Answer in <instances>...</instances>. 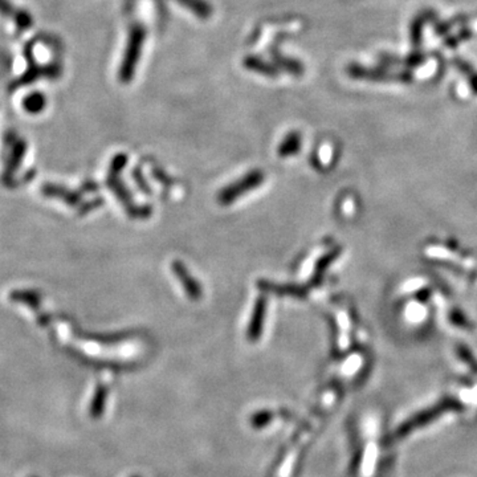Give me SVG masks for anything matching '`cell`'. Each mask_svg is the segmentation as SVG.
<instances>
[{"label":"cell","instance_id":"cell-1","mask_svg":"<svg viewBox=\"0 0 477 477\" xmlns=\"http://www.w3.org/2000/svg\"><path fill=\"white\" fill-rule=\"evenodd\" d=\"M145 38H146V31L141 24H134L130 28L127 48L123 56V65L120 69L121 81L129 82L133 79Z\"/></svg>","mask_w":477,"mask_h":477},{"label":"cell","instance_id":"cell-2","mask_svg":"<svg viewBox=\"0 0 477 477\" xmlns=\"http://www.w3.org/2000/svg\"><path fill=\"white\" fill-rule=\"evenodd\" d=\"M347 75L353 79L358 80H368V81L387 82H411L412 81V75L409 69L402 70V72H391L389 69L384 68H368L358 64H352L346 69Z\"/></svg>","mask_w":477,"mask_h":477},{"label":"cell","instance_id":"cell-3","mask_svg":"<svg viewBox=\"0 0 477 477\" xmlns=\"http://www.w3.org/2000/svg\"><path fill=\"white\" fill-rule=\"evenodd\" d=\"M0 15L13 19L19 32H24L33 26V17L27 10L17 8L10 0H0Z\"/></svg>","mask_w":477,"mask_h":477},{"label":"cell","instance_id":"cell-4","mask_svg":"<svg viewBox=\"0 0 477 477\" xmlns=\"http://www.w3.org/2000/svg\"><path fill=\"white\" fill-rule=\"evenodd\" d=\"M437 15L428 10V11H422L421 14L416 15L411 24H409V40H411V44L415 49H419L421 48V44H422L423 39V29L425 28V26L430 23V22H434L437 20Z\"/></svg>","mask_w":477,"mask_h":477},{"label":"cell","instance_id":"cell-5","mask_svg":"<svg viewBox=\"0 0 477 477\" xmlns=\"http://www.w3.org/2000/svg\"><path fill=\"white\" fill-rule=\"evenodd\" d=\"M425 60H427V56L419 52V51H415L414 54H409V56H406L403 58L393 55L380 56V61L383 63L384 65H389V67L402 65V67L407 69L419 68L425 63Z\"/></svg>","mask_w":477,"mask_h":477},{"label":"cell","instance_id":"cell-6","mask_svg":"<svg viewBox=\"0 0 477 477\" xmlns=\"http://www.w3.org/2000/svg\"><path fill=\"white\" fill-rule=\"evenodd\" d=\"M452 64L463 75L464 79L468 81L471 91L477 95V69L462 57H453Z\"/></svg>","mask_w":477,"mask_h":477},{"label":"cell","instance_id":"cell-7","mask_svg":"<svg viewBox=\"0 0 477 477\" xmlns=\"http://www.w3.org/2000/svg\"><path fill=\"white\" fill-rule=\"evenodd\" d=\"M45 105H47V98H45L44 93H40V92L29 93L23 100V108L28 113H31V114L40 113V111L45 109Z\"/></svg>","mask_w":477,"mask_h":477},{"label":"cell","instance_id":"cell-8","mask_svg":"<svg viewBox=\"0 0 477 477\" xmlns=\"http://www.w3.org/2000/svg\"><path fill=\"white\" fill-rule=\"evenodd\" d=\"M180 4H183L185 7H187L191 10L194 14L199 17H208L211 15V7L208 3H205L203 0H177Z\"/></svg>","mask_w":477,"mask_h":477},{"label":"cell","instance_id":"cell-9","mask_svg":"<svg viewBox=\"0 0 477 477\" xmlns=\"http://www.w3.org/2000/svg\"><path fill=\"white\" fill-rule=\"evenodd\" d=\"M246 67L248 69L255 70V72H260L265 76H274V69L272 67L265 65L258 57H248L246 60Z\"/></svg>","mask_w":477,"mask_h":477},{"label":"cell","instance_id":"cell-10","mask_svg":"<svg viewBox=\"0 0 477 477\" xmlns=\"http://www.w3.org/2000/svg\"><path fill=\"white\" fill-rule=\"evenodd\" d=\"M471 36H472V29L464 28L460 32H456L455 35L450 36V38L446 40V42H444V45H447L448 48H455V47L459 45L462 41L468 40Z\"/></svg>","mask_w":477,"mask_h":477},{"label":"cell","instance_id":"cell-11","mask_svg":"<svg viewBox=\"0 0 477 477\" xmlns=\"http://www.w3.org/2000/svg\"><path fill=\"white\" fill-rule=\"evenodd\" d=\"M134 3H136V0H126V7H127V11H130V10L133 8Z\"/></svg>","mask_w":477,"mask_h":477}]
</instances>
